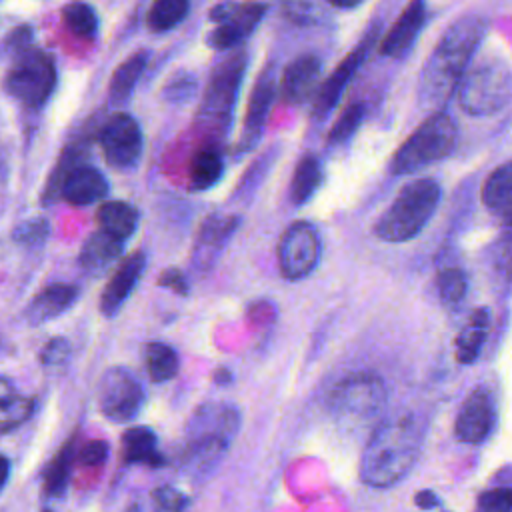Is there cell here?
Wrapping results in <instances>:
<instances>
[{
    "label": "cell",
    "instance_id": "5bb4252c",
    "mask_svg": "<svg viewBox=\"0 0 512 512\" xmlns=\"http://www.w3.org/2000/svg\"><path fill=\"white\" fill-rule=\"evenodd\" d=\"M276 94V76H274V68L266 66L258 80L254 82L252 94L248 98V106H246V114H244V124H242V136L238 142V150L240 152H250L258 140L260 134L264 130L272 100Z\"/></svg>",
    "mask_w": 512,
    "mask_h": 512
},
{
    "label": "cell",
    "instance_id": "8992f818",
    "mask_svg": "<svg viewBox=\"0 0 512 512\" xmlns=\"http://www.w3.org/2000/svg\"><path fill=\"white\" fill-rule=\"evenodd\" d=\"M244 70H246L244 52H236L228 56L224 62H220L214 68L196 116L202 130L208 132L210 136L226 134L232 122L234 104L238 98V88H240Z\"/></svg>",
    "mask_w": 512,
    "mask_h": 512
},
{
    "label": "cell",
    "instance_id": "5b68a950",
    "mask_svg": "<svg viewBox=\"0 0 512 512\" xmlns=\"http://www.w3.org/2000/svg\"><path fill=\"white\" fill-rule=\"evenodd\" d=\"M456 124L446 112L428 116L394 152L390 168L394 174H410L446 158L456 146Z\"/></svg>",
    "mask_w": 512,
    "mask_h": 512
},
{
    "label": "cell",
    "instance_id": "7a4b0ae2",
    "mask_svg": "<svg viewBox=\"0 0 512 512\" xmlns=\"http://www.w3.org/2000/svg\"><path fill=\"white\" fill-rule=\"evenodd\" d=\"M420 436L422 428L412 414L380 422L360 458L362 482L372 488H390L400 482L416 462Z\"/></svg>",
    "mask_w": 512,
    "mask_h": 512
},
{
    "label": "cell",
    "instance_id": "c3c4849f",
    "mask_svg": "<svg viewBox=\"0 0 512 512\" xmlns=\"http://www.w3.org/2000/svg\"><path fill=\"white\" fill-rule=\"evenodd\" d=\"M498 216L502 218V224H504L508 230H512V202H510L504 210H500Z\"/></svg>",
    "mask_w": 512,
    "mask_h": 512
},
{
    "label": "cell",
    "instance_id": "4316f807",
    "mask_svg": "<svg viewBox=\"0 0 512 512\" xmlns=\"http://www.w3.org/2000/svg\"><path fill=\"white\" fill-rule=\"evenodd\" d=\"M156 434L150 428H130L122 436V458L128 464L146 462L152 466L162 464V456L156 450Z\"/></svg>",
    "mask_w": 512,
    "mask_h": 512
},
{
    "label": "cell",
    "instance_id": "7bdbcfd3",
    "mask_svg": "<svg viewBox=\"0 0 512 512\" xmlns=\"http://www.w3.org/2000/svg\"><path fill=\"white\" fill-rule=\"evenodd\" d=\"M194 92V78L186 74H178L172 78V82L166 84V98L170 100H182L188 98Z\"/></svg>",
    "mask_w": 512,
    "mask_h": 512
},
{
    "label": "cell",
    "instance_id": "8fae6325",
    "mask_svg": "<svg viewBox=\"0 0 512 512\" xmlns=\"http://www.w3.org/2000/svg\"><path fill=\"white\" fill-rule=\"evenodd\" d=\"M266 14L264 2H224L216 4L210 12V20L216 26L206 34V44L214 50H228L240 44L254 32L262 16Z\"/></svg>",
    "mask_w": 512,
    "mask_h": 512
},
{
    "label": "cell",
    "instance_id": "603a6c76",
    "mask_svg": "<svg viewBox=\"0 0 512 512\" xmlns=\"http://www.w3.org/2000/svg\"><path fill=\"white\" fill-rule=\"evenodd\" d=\"M96 220H98L100 230H104L120 240H126L134 234V230L138 226V210L128 202L108 200L98 206Z\"/></svg>",
    "mask_w": 512,
    "mask_h": 512
},
{
    "label": "cell",
    "instance_id": "83f0119b",
    "mask_svg": "<svg viewBox=\"0 0 512 512\" xmlns=\"http://www.w3.org/2000/svg\"><path fill=\"white\" fill-rule=\"evenodd\" d=\"M322 182V168L314 156H304L294 168L292 184H290V200L296 206L306 204L314 192L320 188Z\"/></svg>",
    "mask_w": 512,
    "mask_h": 512
},
{
    "label": "cell",
    "instance_id": "ac0fdd59",
    "mask_svg": "<svg viewBox=\"0 0 512 512\" xmlns=\"http://www.w3.org/2000/svg\"><path fill=\"white\" fill-rule=\"evenodd\" d=\"M320 72H322V62L314 54H302L296 60H292L286 66L280 82L282 100L292 106H298L300 102H304L314 92Z\"/></svg>",
    "mask_w": 512,
    "mask_h": 512
},
{
    "label": "cell",
    "instance_id": "ab89813d",
    "mask_svg": "<svg viewBox=\"0 0 512 512\" xmlns=\"http://www.w3.org/2000/svg\"><path fill=\"white\" fill-rule=\"evenodd\" d=\"M478 512H512V488H494L478 498Z\"/></svg>",
    "mask_w": 512,
    "mask_h": 512
},
{
    "label": "cell",
    "instance_id": "d6a6232c",
    "mask_svg": "<svg viewBox=\"0 0 512 512\" xmlns=\"http://www.w3.org/2000/svg\"><path fill=\"white\" fill-rule=\"evenodd\" d=\"M190 10V0H154L146 14V24L154 32H166L180 24Z\"/></svg>",
    "mask_w": 512,
    "mask_h": 512
},
{
    "label": "cell",
    "instance_id": "52a82bcc",
    "mask_svg": "<svg viewBox=\"0 0 512 512\" xmlns=\"http://www.w3.org/2000/svg\"><path fill=\"white\" fill-rule=\"evenodd\" d=\"M460 106L470 116H490L512 100V70L500 60H488L472 70L458 88Z\"/></svg>",
    "mask_w": 512,
    "mask_h": 512
},
{
    "label": "cell",
    "instance_id": "836d02e7",
    "mask_svg": "<svg viewBox=\"0 0 512 512\" xmlns=\"http://www.w3.org/2000/svg\"><path fill=\"white\" fill-rule=\"evenodd\" d=\"M62 18L68 30L80 38H92L98 30V16L86 2L74 0L62 6Z\"/></svg>",
    "mask_w": 512,
    "mask_h": 512
},
{
    "label": "cell",
    "instance_id": "f1b7e54d",
    "mask_svg": "<svg viewBox=\"0 0 512 512\" xmlns=\"http://www.w3.org/2000/svg\"><path fill=\"white\" fill-rule=\"evenodd\" d=\"M484 204L496 214L512 202V160L500 164L482 186Z\"/></svg>",
    "mask_w": 512,
    "mask_h": 512
},
{
    "label": "cell",
    "instance_id": "8d00e7d4",
    "mask_svg": "<svg viewBox=\"0 0 512 512\" xmlns=\"http://www.w3.org/2000/svg\"><path fill=\"white\" fill-rule=\"evenodd\" d=\"M438 294L446 304H458L466 294V276L460 268H444L438 278Z\"/></svg>",
    "mask_w": 512,
    "mask_h": 512
},
{
    "label": "cell",
    "instance_id": "2e32d148",
    "mask_svg": "<svg viewBox=\"0 0 512 512\" xmlns=\"http://www.w3.org/2000/svg\"><path fill=\"white\" fill-rule=\"evenodd\" d=\"M494 420H496L494 400L488 390L478 388L464 400L456 416V424H454L456 438L466 444H480L488 438L494 426Z\"/></svg>",
    "mask_w": 512,
    "mask_h": 512
},
{
    "label": "cell",
    "instance_id": "d4e9b609",
    "mask_svg": "<svg viewBox=\"0 0 512 512\" xmlns=\"http://www.w3.org/2000/svg\"><path fill=\"white\" fill-rule=\"evenodd\" d=\"M146 62H148V52L140 50V52L132 54L128 60H124L114 70V74L110 78V86H108V96H110L112 104L120 106L130 100L134 86L146 68Z\"/></svg>",
    "mask_w": 512,
    "mask_h": 512
},
{
    "label": "cell",
    "instance_id": "7c38bea8",
    "mask_svg": "<svg viewBox=\"0 0 512 512\" xmlns=\"http://www.w3.org/2000/svg\"><path fill=\"white\" fill-rule=\"evenodd\" d=\"M278 266L286 280H300L308 276L320 258V240L316 228L308 222L290 224L278 242Z\"/></svg>",
    "mask_w": 512,
    "mask_h": 512
},
{
    "label": "cell",
    "instance_id": "6da1fadb",
    "mask_svg": "<svg viewBox=\"0 0 512 512\" xmlns=\"http://www.w3.org/2000/svg\"><path fill=\"white\" fill-rule=\"evenodd\" d=\"M486 26V20L478 14L460 16L450 24L422 68L418 86L422 106H442L460 88Z\"/></svg>",
    "mask_w": 512,
    "mask_h": 512
},
{
    "label": "cell",
    "instance_id": "7402d4cb",
    "mask_svg": "<svg viewBox=\"0 0 512 512\" xmlns=\"http://www.w3.org/2000/svg\"><path fill=\"white\" fill-rule=\"evenodd\" d=\"M122 246H124V240L104 230H96L84 240L78 262L88 274H94V276L102 274L120 258Z\"/></svg>",
    "mask_w": 512,
    "mask_h": 512
},
{
    "label": "cell",
    "instance_id": "f546056e",
    "mask_svg": "<svg viewBox=\"0 0 512 512\" xmlns=\"http://www.w3.org/2000/svg\"><path fill=\"white\" fill-rule=\"evenodd\" d=\"M34 402L32 398L20 396L6 378L0 384V412H2V432H10L12 428L20 426L32 414Z\"/></svg>",
    "mask_w": 512,
    "mask_h": 512
},
{
    "label": "cell",
    "instance_id": "d6986e66",
    "mask_svg": "<svg viewBox=\"0 0 512 512\" xmlns=\"http://www.w3.org/2000/svg\"><path fill=\"white\" fill-rule=\"evenodd\" d=\"M426 18L424 0H410L402 14L396 18L392 28L380 42V52L386 56H402L416 40Z\"/></svg>",
    "mask_w": 512,
    "mask_h": 512
},
{
    "label": "cell",
    "instance_id": "f35d334b",
    "mask_svg": "<svg viewBox=\"0 0 512 512\" xmlns=\"http://www.w3.org/2000/svg\"><path fill=\"white\" fill-rule=\"evenodd\" d=\"M154 512H184L188 498L174 486H160L152 492Z\"/></svg>",
    "mask_w": 512,
    "mask_h": 512
},
{
    "label": "cell",
    "instance_id": "d590c367",
    "mask_svg": "<svg viewBox=\"0 0 512 512\" xmlns=\"http://www.w3.org/2000/svg\"><path fill=\"white\" fill-rule=\"evenodd\" d=\"M236 226H238L236 216L212 214L204 220V224L200 228V234H198V242L202 246H222L224 240L234 232Z\"/></svg>",
    "mask_w": 512,
    "mask_h": 512
},
{
    "label": "cell",
    "instance_id": "f6af8a7d",
    "mask_svg": "<svg viewBox=\"0 0 512 512\" xmlns=\"http://www.w3.org/2000/svg\"><path fill=\"white\" fill-rule=\"evenodd\" d=\"M158 284L164 286V288H170V290H174V292H178V294H182V296L188 294V282H186L184 274H182L180 270H176V268L164 270V272L158 276Z\"/></svg>",
    "mask_w": 512,
    "mask_h": 512
},
{
    "label": "cell",
    "instance_id": "277c9868",
    "mask_svg": "<svg viewBox=\"0 0 512 512\" xmlns=\"http://www.w3.org/2000/svg\"><path fill=\"white\" fill-rule=\"evenodd\" d=\"M440 202V186L432 178L408 182L384 210L374 234L384 242H408L422 232Z\"/></svg>",
    "mask_w": 512,
    "mask_h": 512
},
{
    "label": "cell",
    "instance_id": "bcb514c9",
    "mask_svg": "<svg viewBox=\"0 0 512 512\" xmlns=\"http://www.w3.org/2000/svg\"><path fill=\"white\" fill-rule=\"evenodd\" d=\"M496 266L506 278H512V238H506L496 248Z\"/></svg>",
    "mask_w": 512,
    "mask_h": 512
},
{
    "label": "cell",
    "instance_id": "cb8c5ba5",
    "mask_svg": "<svg viewBox=\"0 0 512 512\" xmlns=\"http://www.w3.org/2000/svg\"><path fill=\"white\" fill-rule=\"evenodd\" d=\"M224 174V160L214 144L200 146L190 162V188L206 190L214 186Z\"/></svg>",
    "mask_w": 512,
    "mask_h": 512
},
{
    "label": "cell",
    "instance_id": "4dcf8cb0",
    "mask_svg": "<svg viewBox=\"0 0 512 512\" xmlns=\"http://www.w3.org/2000/svg\"><path fill=\"white\" fill-rule=\"evenodd\" d=\"M144 362L152 382H166L178 372V356L164 342H150L144 348Z\"/></svg>",
    "mask_w": 512,
    "mask_h": 512
},
{
    "label": "cell",
    "instance_id": "30bf717a",
    "mask_svg": "<svg viewBox=\"0 0 512 512\" xmlns=\"http://www.w3.org/2000/svg\"><path fill=\"white\" fill-rule=\"evenodd\" d=\"M386 402L384 382L370 372H358L336 384L330 404L338 416L368 420L376 416Z\"/></svg>",
    "mask_w": 512,
    "mask_h": 512
},
{
    "label": "cell",
    "instance_id": "484cf974",
    "mask_svg": "<svg viewBox=\"0 0 512 512\" xmlns=\"http://www.w3.org/2000/svg\"><path fill=\"white\" fill-rule=\"evenodd\" d=\"M488 322L490 316L486 308H478L472 312L468 324L460 330L456 338V358L460 364H472L476 360L488 332Z\"/></svg>",
    "mask_w": 512,
    "mask_h": 512
},
{
    "label": "cell",
    "instance_id": "7dc6e473",
    "mask_svg": "<svg viewBox=\"0 0 512 512\" xmlns=\"http://www.w3.org/2000/svg\"><path fill=\"white\" fill-rule=\"evenodd\" d=\"M414 502H416L418 508L430 510V508L438 506V496H436L432 490H420V492L414 496Z\"/></svg>",
    "mask_w": 512,
    "mask_h": 512
},
{
    "label": "cell",
    "instance_id": "e0dca14e",
    "mask_svg": "<svg viewBox=\"0 0 512 512\" xmlns=\"http://www.w3.org/2000/svg\"><path fill=\"white\" fill-rule=\"evenodd\" d=\"M144 268H146V256L142 252H134L118 264V268L114 270L112 278L108 280L100 296V312L104 316H114L122 308V304L138 284Z\"/></svg>",
    "mask_w": 512,
    "mask_h": 512
},
{
    "label": "cell",
    "instance_id": "9c48e42d",
    "mask_svg": "<svg viewBox=\"0 0 512 512\" xmlns=\"http://www.w3.org/2000/svg\"><path fill=\"white\" fill-rule=\"evenodd\" d=\"M98 406L114 424L134 420L144 406L142 382L124 366L108 368L98 384Z\"/></svg>",
    "mask_w": 512,
    "mask_h": 512
},
{
    "label": "cell",
    "instance_id": "ffe728a7",
    "mask_svg": "<svg viewBox=\"0 0 512 512\" xmlns=\"http://www.w3.org/2000/svg\"><path fill=\"white\" fill-rule=\"evenodd\" d=\"M108 194V182L100 170L92 166H76L64 180L62 198L74 206H88L100 202Z\"/></svg>",
    "mask_w": 512,
    "mask_h": 512
},
{
    "label": "cell",
    "instance_id": "60d3db41",
    "mask_svg": "<svg viewBox=\"0 0 512 512\" xmlns=\"http://www.w3.org/2000/svg\"><path fill=\"white\" fill-rule=\"evenodd\" d=\"M106 458H108V442H104V440L86 442L78 450V460L84 466H100L106 462Z\"/></svg>",
    "mask_w": 512,
    "mask_h": 512
},
{
    "label": "cell",
    "instance_id": "3957f363",
    "mask_svg": "<svg viewBox=\"0 0 512 512\" xmlns=\"http://www.w3.org/2000/svg\"><path fill=\"white\" fill-rule=\"evenodd\" d=\"M240 426V414L234 406L212 402L200 406L186 428L184 466L192 474H206L224 452Z\"/></svg>",
    "mask_w": 512,
    "mask_h": 512
},
{
    "label": "cell",
    "instance_id": "b9f144b4",
    "mask_svg": "<svg viewBox=\"0 0 512 512\" xmlns=\"http://www.w3.org/2000/svg\"><path fill=\"white\" fill-rule=\"evenodd\" d=\"M70 354V346L64 338H52L48 340V344L42 348V354H40V360L42 364L46 366H58L62 364Z\"/></svg>",
    "mask_w": 512,
    "mask_h": 512
},
{
    "label": "cell",
    "instance_id": "44dd1931",
    "mask_svg": "<svg viewBox=\"0 0 512 512\" xmlns=\"http://www.w3.org/2000/svg\"><path fill=\"white\" fill-rule=\"evenodd\" d=\"M78 296L76 286L72 284H50L44 290H40L32 302L26 306V320L30 324H42L56 316H60L64 310H68Z\"/></svg>",
    "mask_w": 512,
    "mask_h": 512
},
{
    "label": "cell",
    "instance_id": "ba28073f",
    "mask_svg": "<svg viewBox=\"0 0 512 512\" xmlns=\"http://www.w3.org/2000/svg\"><path fill=\"white\" fill-rule=\"evenodd\" d=\"M56 86V64L50 54L28 46L14 52L12 64L4 76V90L18 102L38 108Z\"/></svg>",
    "mask_w": 512,
    "mask_h": 512
},
{
    "label": "cell",
    "instance_id": "4fadbf2b",
    "mask_svg": "<svg viewBox=\"0 0 512 512\" xmlns=\"http://www.w3.org/2000/svg\"><path fill=\"white\" fill-rule=\"evenodd\" d=\"M98 144L110 166L120 170L132 168L142 154V130L130 114L118 112L100 128Z\"/></svg>",
    "mask_w": 512,
    "mask_h": 512
},
{
    "label": "cell",
    "instance_id": "74e56055",
    "mask_svg": "<svg viewBox=\"0 0 512 512\" xmlns=\"http://www.w3.org/2000/svg\"><path fill=\"white\" fill-rule=\"evenodd\" d=\"M48 236H50V222L46 218H26L12 232V240L24 246L42 244Z\"/></svg>",
    "mask_w": 512,
    "mask_h": 512
},
{
    "label": "cell",
    "instance_id": "1f68e13d",
    "mask_svg": "<svg viewBox=\"0 0 512 512\" xmlns=\"http://www.w3.org/2000/svg\"><path fill=\"white\" fill-rule=\"evenodd\" d=\"M74 454H76V446H74V440H70L68 444L62 446V450L50 462L46 476H44V490L48 496L58 498L66 492L68 482H70Z\"/></svg>",
    "mask_w": 512,
    "mask_h": 512
},
{
    "label": "cell",
    "instance_id": "e575fe53",
    "mask_svg": "<svg viewBox=\"0 0 512 512\" xmlns=\"http://www.w3.org/2000/svg\"><path fill=\"white\" fill-rule=\"evenodd\" d=\"M364 114H366V108L362 102H352L348 104L342 114L338 116V120L334 122V126L330 128L328 132V142L330 144H342L346 142L356 130L358 126L362 124L364 120Z\"/></svg>",
    "mask_w": 512,
    "mask_h": 512
},
{
    "label": "cell",
    "instance_id": "681fc988",
    "mask_svg": "<svg viewBox=\"0 0 512 512\" xmlns=\"http://www.w3.org/2000/svg\"><path fill=\"white\" fill-rule=\"evenodd\" d=\"M328 4H332V6H338V8H354V6H358L362 0H326Z\"/></svg>",
    "mask_w": 512,
    "mask_h": 512
},
{
    "label": "cell",
    "instance_id": "9a60e30c",
    "mask_svg": "<svg viewBox=\"0 0 512 512\" xmlns=\"http://www.w3.org/2000/svg\"><path fill=\"white\" fill-rule=\"evenodd\" d=\"M372 40H374V32L364 38L336 68L334 72L318 86L316 90V96H314V106H312V112L316 118H324L336 104L338 100L342 98L348 82L354 78L356 70L360 68V64L364 62L370 46H372Z\"/></svg>",
    "mask_w": 512,
    "mask_h": 512
},
{
    "label": "cell",
    "instance_id": "ee69618b",
    "mask_svg": "<svg viewBox=\"0 0 512 512\" xmlns=\"http://www.w3.org/2000/svg\"><path fill=\"white\" fill-rule=\"evenodd\" d=\"M282 12H284L290 20L300 22V24L312 22V20L316 18V16H314V6L308 4V2H304V0H300V2H286L284 8H282Z\"/></svg>",
    "mask_w": 512,
    "mask_h": 512
}]
</instances>
